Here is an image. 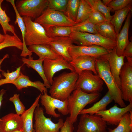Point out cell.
Listing matches in <instances>:
<instances>
[{"instance_id": "cell-1", "label": "cell", "mask_w": 132, "mask_h": 132, "mask_svg": "<svg viewBox=\"0 0 132 132\" xmlns=\"http://www.w3.org/2000/svg\"><path fill=\"white\" fill-rule=\"evenodd\" d=\"M79 75L75 71L64 72L55 77L49 89L52 97L64 101L68 99L75 90Z\"/></svg>"}, {"instance_id": "cell-2", "label": "cell", "mask_w": 132, "mask_h": 132, "mask_svg": "<svg viewBox=\"0 0 132 132\" xmlns=\"http://www.w3.org/2000/svg\"><path fill=\"white\" fill-rule=\"evenodd\" d=\"M95 66L98 75L105 83L113 100L121 107H125L121 90L111 72L108 61L101 57L96 58Z\"/></svg>"}, {"instance_id": "cell-3", "label": "cell", "mask_w": 132, "mask_h": 132, "mask_svg": "<svg viewBox=\"0 0 132 132\" xmlns=\"http://www.w3.org/2000/svg\"><path fill=\"white\" fill-rule=\"evenodd\" d=\"M100 96L99 93H88L80 89L74 90L68 99L69 116L73 124L77 121L80 112L87 105L97 101Z\"/></svg>"}, {"instance_id": "cell-4", "label": "cell", "mask_w": 132, "mask_h": 132, "mask_svg": "<svg viewBox=\"0 0 132 132\" xmlns=\"http://www.w3.org/2000/svg\"><path fill=\"white\" fill-rule=\"evenodd\" d=\"M69 37L73 43L78 46L97 45L111 51L116 47L117 45L116 40L105 37L98 34L72 31Z\"/></svg>"}, {"instance_id": "cell-5", "label": "cell", "mask_w": 132, "mask_h": 132, "mask_svg": "<svg viewBox=\"0 0 132 132\" xmlns=\"http://www.w3.org/2000/svg\"><path fill=\"white\" fill-rule=\"evenodd\" d=\"M22 17L26 27L25 38L26 45H49L52 38L48 37L44 28L39 23L33 21L30 17Z\"/></svg>"}, {"instance_id": "cell-6", "label": "cell", "mask_w": 132, "mask_h": 132, "mask_svg": "<svg viewBox=\"0 0 132 132\" xmlns=\"http://www.w3.org/2000/svg\"><path fill=\"white\" fill-rule=\"evenodd\" d=\"M34 22L40 24L45 29L55 26H72L76 23L64 13L48 7Z\"/></svg>"}, {"instance_id": "cell-7", "label": "cell", "mask_w": 132, "mask_h": 132, "mask_svg": "<svg viewBox=\"0 0 132 132\" xmlns=\"http://www.w3.org/2000/svg\"><path fill=\"white\" fill-rule=\"evenodd\" d=\"M104 82L98 75L89 70H85L79 75L75 87L88 93H99L102 90Z\"/></svg>"}, {"instance_id": "cell-8", "label": "cell", "mask_w": 132, "mask_h": 132, "mask_svg": "<svg viewBox=\"0 0 132 132\" xmlns=\"http://www.w3.org/2000/svg\"><path fill=\"white\" fill-rule=\"evenodd\" d=\"M16 7L20 15L32 19L39 17L48 6V0H20L16 2Z\"/></svg>"}, {"instance_id": "cell-9", "label": "cell", "mask_w": 132, "mask_h": 132, "mask_svg": "<svg viewBox=\"0 0 132 132\" xmlns=\"http://www.w3.org/2000/svg\"><path fill=\"white\" fill-rule=\"evenodd\" d=\"M43 111V108L39 104L34 113L35 122L33 127L35 132H59L64 124L63 119L60 118L57 123H54L51 118L45 116Z\"/></svg>"}, {"instance_id": "cell-10", "label": "cell", "mask_w": 132, "mask_h": 132, "mask_svg": "<svg viewBox=\"0 0 132 132\" xmlns=\"http://www.w3.org/2000/svg\"><path fill=\"white\" fill-rule=\"evenodd\" d=\"M77 132H107V123L100 116L81 115Z\"/></svg>"}, {"instance_id": "cell-11", "label": "cell", "mask_w": 132, "mask_h": 132, "mask_svg": "<svg viewBox=\"0 0 132 132\" xmlns=\"http://www.w3.org/2000/svg\"><path fill=\"white\" fill-rule=\"evenodd\" d=\"M40 99L41 104L44 107L46 113L54 118H58L60 116L55 112L56 109L64 115L69 113L67 99L64 101L52 97L47 92L41 94Z\"/></svg>"}, {"instance_id": "cell-12", "label": "cell", "mask_w": 132, "mask_h": 132, "mask_svg": "<svg viewBox=\"0 0 132 132\" xmlns=\"http://www.w3.org/2000/svg\"><path fill=\"white\" fill-rule=\"evenodd\" d=\"M43 63L45 76L51 85L53 81V76L56 73L66 69H69L71 72L75 71L69 63L63 58L55 59H45Z\"/></svg>"}, {"instance_id": "cell-13", "label": "cell", "mask_w": 132, "mask_h": 132, "mask_svg": "<svg viewBox=\"0 0 132 132\" xmlns=\"http://www.w3.org/2000/svg\"><path fill=\"white\" fill-rule=\"evenodd\" d=\"M125 107L120 108L116 104L108 110L99 111L95 114L101 117L107 124L117 125L123 115L132 110V102Z\"/></svg>"}, {"instance_id": "cell-14", "label": "cell", "mask_w": 132, "mask_h": 132, "mask_svg": "<svg viewBox=\"0 0 132 132\" xmlns=\"http://www.w3.org/2000/svg\"><path fill=\"white\" fill-rule=\"evenodd\" d=\"M120 77L121 90L123 100L132 102V66L127 62L121 70Z\"/></svg>"}, {"instance_id": "cell-15", "label": "cell", "mask_w": 132, "mask_h": 132, "mask_svg": "<svg viewBox=\"0 0 132 132\" xmlns=\"http://www.w3.org/2000/svg\"><path fill=\"white\" fill-rule=\"evenodd\" d=\"M112 51L97 45L80 46L73 44L68 49V52L72 59L82 56L100 57Z\"/></svg>"}, {"instance_id": "cell-16", "label": "cell", "mask_w": 132, "mask_h": 132, "mask_svg": "<svg viewBox=\"0 0 132 132\" xmlns=\"http://www.w3.org/2000/svg\"><path fill=\"white\" fill-rule=\"evenodd\" d=\"M101 57L108 61L111 72L115 82L121 89L120 75L125 63L124 59L125 56L118 55L116 53V47L110 53Z\"/></svg>"}, {"instance_id": "cell-17", "label": "cell", "mask_w": 132, "mask_h": 132, "mask_svg": "<svg viewBox=\"0 0 132 132\" xmlns=\"http://www.w3.org/2000/svg\"><path fill=\"white\" fill-rule=\"evenodd\" d=\"M73 43L70 37H57L52 38L49 45L57 54L69 63L72 59L68 49Z\"/></svg>"}, {"instance_id": "cell-18", "label": "cell", "mask_w": 132, "mask_h": 132, "mask_svg": "<svg viewBox=\"0 0 132 132\" xmlns=\"http://www.w3.org/2000/svg\"><path fill=\"white\" fill-rule=\"evenodd\" d=\"M96 58L90 56H80L72 59L69 63L78 75L85 70L90 71L94 74L98 75L95 66Z\"/></svg>"}, {"instance_id": "cell-19", "label": "cell", "mask_w": 132, "mask_h": 132, "mask_svg": "<svg viewBox=\"0 0 132 132\" xmlns=\"http://www.w3.org/2000/svg\"><path fill=\"white\" fill-rule=\"evenodd\" d=\"M22 127L21 117L16 113H10L0 119L1 132H11Z\"/></svg>"}, {"instance_id": "cell-20", "label": "cell", "mask_w": 132, "mask_h": 132, "mask_svg": "<svg viewBox=\"0 0 132 132\" xmlns=\"http://www.w3.org/2000/svg\"><path fill=\"white\" fill-rule=\"evenodd\" d=\"M131 16L132 12L130 11L121 30L116 35V52L119 56L122 55L125 47L130 42L128 34Z\"/></svg>"}, {"instance_id": "cell-21", "label": "cell", "mask_w": 132, "mask_h": 132, "mask_svg": "<svg viewBox=\"0 0 132 132\" xmlns=\"http://www.w3.org/2000/svg\"><path fill=\"white\" fill-rule=\"evenodd\" d=\"M14 85L18 90L29 87H32L37 89L42 94L47 92V88L43 83L40 81H32L30 79L28 76L24 75L21 72L19 76L14 82Z\"/></svg>"}, {"instance_id": "cell-22", "label": "cell", "mask_w": 132, "mask_h": 132, "mask_svg": "<svg viewBox=\"0 0 132 132\" xmlns=\"http://www.w3.org/2000/svg\"><path fill=\"white\" fill-rule=\"evenodd\" d=\"M28 49L32 53H35L40 59H55L62 58L57 54L49 45H32L29 46Z\"/></svg>"}, {"instance_id": "cell-23", "label": "cell", "mask_w": 132, "mask_h": 132, "mask_svg": "<svg viewBox=\"0 0 132 132\" xmlns=\"http://www.w3.org/2000/svg\"><path fill=\"white\" fill-rule=\"evenodd\" d=\"M41 94L37 96L30 107L21 115L24 132H35L33 125V117L35 109L39 104Z\"/></svg>"}, {"instance_id": "cell-24", "label": "cell", "mask_w": 132, "mask_h": 132, "mask_svg": "<svg viewBox=\"0 0 132 132\" xmlns=\"http://www.w3.org/2000/svg\"><path fill=\"white\" fill-rule=\"evenodd\" d=\"M6 1L10 3L13 8L16 15V19L14 22V23L15 24H18L21 32L23 46L20 56L24 57L27 56H28L29 57L31 56L32 53L28 49L25 44V38L26 32V27L22 17L20 15L17 11L15 3V0H7Z\"/></svg>"}, {"instance_id": "cell-25", "label": "cell", "mask_w": 132, "mask_h": 132, "mask_svg": "<svg viewBox=\"0 0 132 132\" xmlns=\"http://www.w3.org/2000/svg\"><path fill=\"white\" fill-rule=\"evenodd\" d=\"M44 60L39 58L34 60L31 56L29 57L28 58L23 57L21 60L28 67L33 69L38 73L43 80L45 86L47 88L50 89L51 85L46 78L44 70L43 64Z\"/></svg>"}, {"instance_id": "cell-26", "label": "cell", "mask_w": 132, "mask_h": 132, "mask_svg": "<svg viewBox=\"0 0 132 132\" xmlns=\"http://www.w3.org/2000/svg\"><path fill=\"white\" fill-rule=\"evenodd\" d=\"M113 100L110 93L108 91L99 101L89 108L83 109L80 112L79 114H88L92 115L99 111L105 110H106L107 106Z\"/></svg>"}, {"instance_id": "cell-27", "label": "cell", "mask_w": 132, "mask_h": 132, "mask_svg": "<svg viewBox=\"0 0 132 132\" xmlns=\"http://www.w3.org/2000/svg\"><path fill=\"white\" fill-rule=\"evenodd\" d=\"M130 4L123 8L115 11L112 16L110 22L114 27L116 35L119 33L124 21L131 10Z\"/></svg>"}, {"instance_id": "cell-28", "label": "cell", "mask_w": 132, "mask_h": 132, "mask_svg": "<svg viewBox=\"0 0 132 132\" xmlns=\"http://www.w3.org/2000/svg\"><path fill=\"white\" fill-rule=\"evenodd\" d=\"M98 34L105 37L116 40V34L114 27L110 21L105 22L95 25Z\"/></svg>"}, {"instance_id": "cell-29", "label": "cell", "mask_w": 132, "mask_h": 132, "mask_svg": "<svg viewBox=\"0 0 132 132\" xmlns=\"http://www.w3.org/2000/svg\"><path fill=\"white\" fill-rule=\"evenodd\" d=\"M108 130L110 132H132V110L123 115L116 128Z\"/></svg>"}, {"instance_id": "cell-30", "label": "cell", "mask_w": 132, "mask_h": 132, "mask_svg": "<svg viewBox=\"0 0 132 132\" xmlns=\"http://www.w3.org/2000/svg\"><path fill=\"white\" fill-rule=\"evenodd\" d=\"M48 37L52 38L57 37H69L72 32V26H55L46 30Z\"/></svg>"}, {"instance_id": "cell-31", "label": "cell", "mask_w": 132, "mask_h": 132, "mask_svg": "<svg viewBox=\"0 0 132 132\" xmlns=\"http://www.w3.org/2000/svg\"><path fill=\"white\" fill-rule=\"evenodd\" d=\"M93 11V9L86 0H80L76 23H80L88 19Z\"/></svg>"}, {"instance_id": "cell-32", "label": "cell", "mask_w": 132, "mask_h": 132, "mask_svg": "<svg viewBox=\"0 0 132 132\" xmlns=\"http://www.w3.org/2000/svg\"><path fill=\"white\" fill-rule=\"evenodd\" d=\"M3 0H0V24L1 25L4 34H7L8 31L11 32L16 37H18L15 32L14 26L9 23L10 18L5 12V11L3 10L1 4Z\"/></svg>"}, {"instance_id": "cell-33", "label": "cell", "mask_w": 132, "mask_h": 132, "mask_svg": "<svg viewBox=\"0 0 132 132\" xmlns=\"http://www.w3.org/2000/svg\"><path fill=\"white\" fill-rule=\"evenodd\" d=\"M5 35V37L4 40L0 43V50L5 48L11 47H16L19 50H22L23 43L18 37L7 34Z\"/></svg>"}, {"instance_id": "cell-34", "label": "cell", "mask_w": 132, "mask_h": 132, "mask_svg": "<svg viewBox=\"0 0 132 132\" xmlns=\"http://www.w3.org/2000/svg\"><path fill=\"white\" fill-rule=\"evenodd\" d=\"M92 8L98 11L105 16L107 21H110L112 16L110 13L111 10L109 7L104 5L100 0H86Z\"/></svg>"}, {"instance_id": "cell-35", "label": "cell", "mask_w": 132, "mask_h": 132, "mask_svg": "<svg viewBox=\"0 0 132 132\" xmlns=\"http://www.w3.org/2000/svg\"><path fill=\"white\" fill-rule=\"evenodd\" d=\"M72 31L98 34L95 25L91 22L88 18L81 22L76 23L72 26Z\"/></svg>"}, {"instance_id": "cell-36", "label": "cell", "mask_w": 132, "mask_h": 132, "mask_svg": "<svg viewBox=\"0 0 132 132\" xmlns=\"http://www.w3.org/2000/svg\"><path fill=\"white\" fill-rule=\"evenodd\" d=\"M80 0H68L66 9L64 14L72 21L75 22Z\"/></svg>"}, {"instance_id": "cell-37", "label": "cell", "mask_w": 132, "mask_h": 132, "mask_svg": "<svg viewBox=\"0 0 132 132\" xmlns=\"http://www.w3.org/2000/svg\"><path fill=\"white\" fill-rule=\"evenodd\" d=\"M21 66L17 68L16 70L10 72L7 70L6 72L4 71L2 72V75L5 78L0 79V87L4 84H13L14 82L19 76L21 72Z\"/></svg>"}, {"instance_id": "cell-38", "label": "cell", "mask_w": 132, "mask_h": 132, "mask_svg": "<svg viewBox=\"0 0 132 132\" xmlns=\"http://www.w3.org/2000/svg\"><path fill=\"white\" fill-rule=\"evenodd\" d=\"M48 7L64 14L66 10L68 0H48Z\"/></svg>"}, {"instance_id": "cell-39", "label": "cell", "mask_w": 132, "mask_h": 132, "mask_svg": "<svg viewBox=\"0 0 132 132\" xmlns=\"http://www.w3.org/2000/svg\"><path fill=\"white\" fill-rule=\"evenodd\" d=\"M20 94L16 93L10 97L9 100L14 104L16 114L21 115L25 111V107L19 99Z\"/></svg>"}, {"instance_id": "cell-40", "label": "cell", "mask_w": 132, "mask_h": 132, "mask_svg": "<svg viewBox=\"0 0 132 132\" xmlns=\"http://www.w3.org/2000/svg\"><path fill=\"white\" fill-rule=\"evenodd\" d=\"M132 0H113L108 5L111 10L115 11L122 9L131 4Z\"/></svg>"}, {"instance_id": "cell-41", "label": "cell", "mask_w": 132, "mask_h": 132, "mask_svg": "<svg viewBox=\"0 0 132 132\" xmlns=\"http://www.w3.org/2000/svg\"><path fill=\"white\" fill-rule=\"evenodd\" d=\"M88 19L90 21L95 25L107 21L103 14L99 11L93 9Z\"/></svg>"}, {"instance_id": "cell-42", "label": "cell", "mask_w": 132, "mask_h": 132, "mask_svg": "<svg viewBox=\"0 0 132 132\" xmlns=\"http://www.w3.org/2000/svg\"><path fill=\"white\" fill-rule=\"evenodd\" d=\"M74 127L69 117H67L60 129L59 132H73Z\"/></svg>"}, {"instance_id": "cell-43", "label": "cell", "mask_w": 132, "mask_h": 132, "mask_svg": "<svg viewBox=\"0 0 132 132\" xmlns=\"http://www.w3.org/2000/svg\"><path fill=\"white\" fill-rule=\"evenodd\" d=\"M122 55L126 57L132 58V42L130 41L125 47Z\"/></svg>"}, {"instance_id": "cell-44", "label": "cell", "mask_w": 132, "mask_h": 132, "mask_svg": "<svg viewBox=\"0 0 132 132\" xmlns=\"http://www.w3.org/2000/svg\"><path fill=\"white\" fill-rule=\"evenodd\" d=\"M9 57V55L8 54H7L4 56L3 57L0 59V71L1 72H3L4 70L1 69V65L3 61L6 58H8ZM2 77V75L0 73V79Z\"/></svg>"}, {"instance_id": "cell-45", "label": "cell", "mask_w": 132, "mask_h": 132, "mask_svg": "<svg viewBox=\"0 0 132 132\" xmlns=\"http://www.w3.org/2000/svg\"><path fill=\"white\" fill-rule=\"evenodd\" d=\"M6 90L4 89H1L0 92V109L2 104V101L3 99V96L6 93Z\"/></svg>"}, {"instance_id": "cell-46", "label": "cell", "mask_w": 132, "mask_h": 132, "mask_svg": "<svg viewBox=\"0 0 132 132\" xmlns=\"http://www.w3.org/2000/svg\"><path fill=\"white\" fill-rule=\"evenodd\" d=\"M112 0H102V3L105 5L107 6Z\"/></svg>"}, {"instance_id": "cell-47", "label": "cell", "mask_w": 132, "mask_h": 132, "mask_svg": "<svg viewBox=\"0 0 132 132\" xmlns=\"http://www.w3.org/2000/svg\"><path fill=\"white\" fill-rule=\"evenodd\" d=\"M5 37V35H3L0 33V43L2 42L4 40Z\"/></svg>"}, {"instance_id": "cell-48", "label": "cell", "mask_w": 132, "mask_h": 132, "mask_svg": "<svg viewBox=\"0 0 132 132\" xmlns=\"http://www.w3.org/2000/svg\"><path fill=\"white\" fill-rule=\"evenodd\" d=\"M127 60V62L130 65L132 66V58L130 57H126Z\"/></svg>"}, {"instance_id": "cell-49", "label": "cell", "mask_w": 132, "mask_h": 132, "mask_svg": "<svg viewBox=\"0 0 132 132\" xmlns=\"http://www.w3.org/2000/svg\"><path fill=\"white\" fill-rule=\"evenodd\" d=\"M11 132H24V131L23 128H22Z\"/></svg>"}, {"instance_id": "cell-50", "label": "cell", "mask_w": 132, "mask_h": 132, "mask_svg": "<svg viewBox=\"0 0 132 132\" xmlns=\"http://www.w3.org/2000/svg\"><path fill=\"white\" fill-rule=\"evenodd\" d=\"M0 132H1L0 131Z\"/></svg>"}]
</instances>
